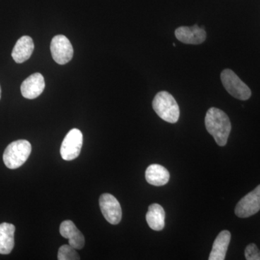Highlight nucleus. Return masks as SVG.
<instances>
[{"instance_id":"obj_1","label":"nucleus","mask_w":260,"mask_h":260,"mask_svg":"<svg viewBox=\"0 0 260 260\" xmlns=\"http://www.w3.org/2000/svg\"><path fill=\"white\" fill-rule=\"evenodd\" d=\"M205 126L219 146H225L232 131V124L225 112L217 108H210L205 116Z\"/></svg>"},{"instance_id":"obj_2","label":"nucleus","mask_w":260,"mask_h":260,"mask_svg":"<svg viewBox=\"0 0 260 260\" xmlns=\"http://www.w3.org/2000/svg\"><path fill=\"white\" fill-rule=\"evenodd\" d=\"M155 113L164 121L169 123L177 122L180 116L179 105L172 94L167 91L159 92L153 101Z\"/></svg>"},{"instance_id":"obj_3","label":"nucleus","mask_w":260,"mask_h":260,"mask_svg":"<svg viewBox=\"0 0 260 260\" xmlns=\"http://www.w3.org/2000/svg\"><path fill=\"white\" fill-rule=\"evenodd\" d=\"M31 150V145L27 140H16L10 143L5 149L3 161L8 169H18L28 160Z\"/></svg>"},{"instance_id":"obj_4","label":"nucleus","mask_w":260,"mask_h":260,"mask_svg":"<svg viewBox=\"0 0 260 260\" xmlns=\"http://www.w3.org/2000/svg\"><path fill=\"white\" fill-rule=\"evenodd\" d=\"M220 78L224 88L232 96L243 101L248 100L251 97L250 88L232 70H224Z\"/></svg>"},{"instance_id":"obj_5","label":"nucleus","mask_w":260,"mask_h":260,"mask_svg":"<svg viewBox=\"0 0 260 260\" xmlns=\"http://www.w3.org/2000/svg\"><path fill=\"white\" fill-rule=\"evenodd\" d=\"M83 137L81 131L73 129L65 136L60 148L61 158L65 160H72L78 158L83 146Z\"/></svg>"},{"instance_id":"obj_6","label":"nucleus","mask_w":260,"mask_h":260,"mask_svg":"<svg viewBox=\"0 0 260 260\" xmlns=\"http://www.w3.org/2000/svg\"><path fill=\"white\" fill-rule=\"evenodd\" d=\"M50 49L53 59L57 64H67L73 59V45L64 36L57 35L53 38Z\"/></svg>"},{"instance_id":"obj_7","label":"nucleus","mask_w":260,"mask_h":260,"mask_svg":"<svg viewBox=\"0 0 260 260\" xmlns=\"http://www.w3.org/2000/svg\"><path fill=\"white\" fill-rule=\"evenodd\" d=\"M99 205L104 218L112 225L120 223L122 212L120 203L112 194H103L99 198Z\"/></svg>"},{"instance_id":"obj_8","label":"nucleus","mask_w":260,"mask_h":260,"mask_svg":"<svg viewBox=\"0 0 260 260\" xmlns=\"http://www.w3.org/2000/svg\"><path fill=\"white\" fill-rule=\"evenodd\" d=\"M260 210V184L238 203L235 213L239 218H248Z\"/></svg>"},{"instance_id":"obj_9","label":"nucleus","mask_w":260,"mask_h":260,"mask_svg":"<svg viewBox=\"0 0 260 260\" xmlns=\"http://www.w3.org/2000/svg\"><path fill=\"white\" fill-rule=\"evenodd\" d=\"M45 88V81L41 73H34L24 80L20 87L22 95L25 99L39 97Z\"/></svg>"},{"instance_id":"obj_10","label":"nucleus","mask_w":260,"mask_h":260,"mask_svg":"<svg viewBox=\"0 0 260 260\" xmlns=\"http://www.w3.org/2000/svg\"><path fill=\"white\" fill-rule=\"evenodd\" d=\"M175 36L179 42L186 44H200L206 39V32L198 25L179 27L175 30Z\"/></svg>"},{"instance_id":"obj_11","label":"nucleus","mask_w":260,"mask_h":260,"mask_svg":"<svg viewBox=\"0 0 260 260\" xmlns=\"http://www.w3.org/2000/svg\"><path fill=\"white\" fill-rule=\"evenodd\" d=\"M59 232L61 237L69 239L70 245L75 249H83L85 246V237L71 220L63 221L59 228Z\"/></svg>"},{"instance_id":"obj_12","label":"nucleus","mask_w":260,"mask_h":260,"mask_svg":"<svg viewBox=\"0 0 260 260\" xmlns=\"http://www.w3.org/2000/svg\"><path fill=\"white\" fill-rule=\"evenodd\" d=\"M34 50V41L30 37L24 36L18 39L15 44L12 56L15 62L20 64L28 60Z\"/></svg>"},{"instance_id":"obj_13","label":"nucleus","mask_w":260,"mask_h":260,"mask_svg":"<svg viewBox=\"0 0 260 260\" xmlns=\"http://www.w3.org/2000/svg\"><path fill=\"white\" fill-rule=\"evenodd\" d=\"M170 174L165 167L159 164L149 166L145 172V179L151 185L160 186L165 185L169 181Z\"/></svg>"},{"instance_id":"obj_14","label":"nucleus","mask_w":260,"mask_h":260,"mask_svg":"<svg viewBox=\"0 0 260 260\" xmlns=\"http://www.w3.org/2000/svg\"><path fill=\"white\" fill-rule=\"evenodd\" d=\"M15 226L13 224H0V254H8L15 246Z\"/></svg>"},{"instance_id":"obj_15","label":"nucleus","mask_w":260,"mask_h":260,"mask_svg":"<svg viewBox=\"0 0 260 260\" xmlns=\"http://www.w3.org/2000/svg\"><path fill=\"white\" fill-rule=\"evenodd\" d=\"M231 237L232 235L229 231H223L218 234L213 243L209 260L225 259L228 247L230 244Z\"/></svg>"},{"instance_id":"obj_16","label":"nucleus","mask_w":260,"mask_h":260,"mask_svg":"<svg viewBox=\"0 0 260 260\" xmlns=\"http://www.w3.org/2000/svg\"><path fill=\"white\" fill-rule=\"evenodd\" d=\"M165 211L161 205H150L146 214L147 223L153 230L161 231L165 226Z\"/></svg>"},{"instance_id":"obj_17","label":"nucleus","mask_w":260,"mask_h":260,"mask_svg":"<svg viewBox=\"0 0 260 260\" xmlns=\"http://www.w3.org/2000/svg\"><path fill=\"white\" fill-rule=\"evenodd\" d=\"M58 259L59 260H78L80 259L79 254L76 249L73 246L62 245L58 251Z\"/></svg>"},{"instance_id":"obj_18","label":"nucleus","mask_w":260,"mask_h":260,"mask_svg":"<svg viewBox=\"0 0 260 260\" xmlns=\"http://www.w3.org/2000/svg\"><path fill=\"white\" fill-rule=\"evenodd\" d=\"M245 257L247 260H260V251L255 244H250L246 246Z\"/></svg>"},{"instance_id":"obj_19","label":"nucleus","mask_w":260,"mask_h":260,"mask_svg":"<svg viewBox=\"0 0 260 260\" xmlns=\"http://www.w3.org/2000/svg\"><path fill=\"white\" fill-rule=\"evenodd\" d=\"M1 93H2L1 87H0V99H1Z\"/></svg>"}]
</instances>
